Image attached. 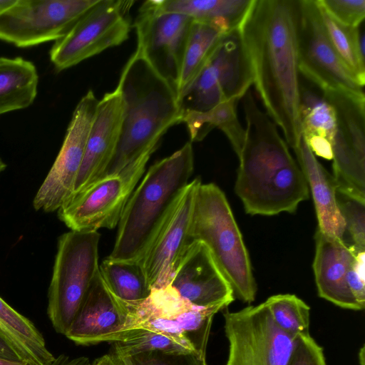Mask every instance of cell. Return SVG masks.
Returning <instances> with one entry per match:
<instances>
[{"mask_svg":"<svg viewBox=\"0 0 365 365\" xmlns=\"http://www.w3.org/2000/svg\"><path fill=\"white\" fill-rule=\"evenodd\" d=\"M38 74L22 57H0V115L26 108L36 98Z\"/></svg>","mask_w":365,"mask_h":365,"instance_id":"22","label":"cell"},{"mask_svg":"<svg viewBox=\"0 0 365 365\" xmlns=\"http://www.w3.org/2000/svg\"><path fill=\"white\" fill-rule=\"evenodd\" d=\"M239 100L232 98L206 111H191L183 114L181 123L186 124L191 141H201L214 128H219L225 134L238 156L245 137V130L237 114Z\"/></svg>","mask_w":365,"mask_h":365,"instance_id":"24","label":"cell"},{"mask_svg":"<svg viewBox=\"0 0 365 365\" xmlns=\"http://www.w3.org/2000/svg\"><path fill=\"white\" fill-rule=\"evenodd\" d=\"M302 135L313 153L327 160H332V146L329 139L316 133Z\"/></svg>","mask_w":365,"mask_h":365,"instance_id":"37","label":"cell"},{"mask_svg":"<svg viewBox=\"0 0 365 365\" xmlns=\"http://www.w3.org/2000/svg\"><path fill=\"white\" fill-rule=\"evenodd\" d=\"M323 97L332 107L338 128L356 153L365 159V98L364 92L329 88Z\"/></svg>","mask_w":365,"mask_h":365,"instance_id":"26","label":"cell"},{"mask_svg":"<svg viewBox=\"0 0 365 365\" xmlns=\"http://www.w3.org/2000/svg\"><path fill=\"white\" fill-rule=\"evenodd\" d=\"M253 83L250 60L238 28L223 36L204 66L178 97L182 115L206 111L242 98Z\"/></svg>","mask_w":365,"mask_h":365,"instance_id":"7","label":"cell"},{"mask_svg":"<svg viewBox=\"0 0 365 365\" xmlns=\"http://www.w3.org/2000/svg\"><path fill=\"white\" fill-rule=\"evenodd\" d=\"M193 170L190 142L149 168L124 208L110 258L142 259L190 182Z\"/></svg>","mask_w":365,"mask_h":365,"instance_id":"4","label":"cell"},{"mask_svg":"<svg viewBox=\"0 0 365 365\" xmlns=\"http://www.w3.org/2000/svg\"><path fill=\"white\" fill-rule=\"evenodd\" d=\"M359 365H365V348L364 345L361 346L359 352Z\"/></svg>","mask_w":365,"mask_h":365,"instance_id":"44","label":"cell"},{"mask_svg":"<svg viewBox=\"0 0 365 365\" xmlns=\"http://www.w3.org/2000/svg\"><path fill=\"white\" fill-rule=\"evenodd\" d=\"M193 21L186 15L161 11L149 0L140 6L134 24L136 51L176 90Z\"/></svg>","mask_w":365,"mask_h":365,"instance_id":"12","label":"cell"},{"mask_svg":"<svg viewBox=\"0 0 365 365\" xmlns=\"http://www.w3.org/2000/svg\"><path fill=\"white\" fill-rule=\"evenodd\" d=\"M223 316L229 344L225 365H287L295 337L276 326L264 302Z\"/></svg>","mask_w":365,"mask_h":365,"instance_id":"10","label":"cell"},{"mask_svg":"<svg viewBox=\"0 0 365 365\" xmlns=\"http://www.w3.org/2000/svg\"><path fill=\"white\" fill-rule=\"evenodd\" d=\"M292 149L313 196L318 228L344 241V222L336 202V185L333 175L317 160L302 134Z\"/></svg>","mask_w":365,"mask_h":365,"instance_id":"20","label":"cell"},{"mask_svg":"<svg viewBox=\"0 0 365 365\" xmlns=\"http://www.w3.org/2000/svg\"><path fill=\"white\" fill-rule=\"evenodd\" d=\"M287 365H326L323 349L309 334L298 335Z\"/></svg>","mask_w":365,"mask_h":365,"instance_id":"34","label":"cell"},{"mask_svg":"<svg viewBox=\"0 0 365 365\" xmlns=\"http://www.w3.org/2000/svg\"><path fill=\"white\" fill-rule=\"evenodd\" d=\"M99 273L108 290L120 301L139 302L151 292L140 261H121L107 257L99 264Z\"/></svg>","mask_w":365,"mask_h":365,"instance_id":"27","label":"cell"},{"mask_svg":"<svg viewBox=\"0 0 365 365\" xmlns=\"http://www.w3.org/2000/svg\"><path fill=\"white\" fill-rule=\"evenodd\" d=\"M121 119L122 101L116 88L98 101L72 195L96 180L108 165L119 138Z\"/></svg>","mask_w":365,"mask_h":365,"instance_id":"17","label":"cell"},{"mask_svg":"<svg viewBox=\"0 0 365 365\" xmlns=\"http://www.w3.org/2000/svg\"><path fill=\"white\" fill-rule=\"evenodd\" d=\"M297 28L298 0H253L238 27L253 83L292 148L302 134Z\"/></svg>","mask_w":365,"mask_h":365,"instance_id":"1","label":"cell"},{"mask_svg":"<svg viewBox=\"0 0 365 365\" xmlns=\"http://www.w3.org/2000/svg\"><path fill=\"white\" fill-rule=\"evenodd\" d=\"M320 19L327 37L339 58L363 87L365 83L364 41L360 26L343 25L332 18L316 0Z\"/></svg>","mask_w":365,"mask_h":365,"instance_id":"28","label":"cell"},{"mask_svg":"<svg viewBox=\"0 0 365 365\" xmlns=\"http://www.w3.org/2000/svg\"><path fill=\"white\" fill-rule=\"evenodd\" d=\"M191 237L207 247L234 296L245 303L254 302L257 284L247 250L225 193L214 183L198 187Z\"/></svg>","mask_w":365,"mask_h":365,"instance_id":"5","label":"cell"},{"mask_svg":"<svg viewBox=\"0 0 365 365\" xmlns=\"http://www.w3.org/2000/svg\"><path fill=\"white\" fill-rule=\"evenodd\" d=\"M133 1L99 0L61 39L54 42L49 57L55 70L62 71L129 37L127 13Z\"/></svg>","mask_w":365,"mask_h":365,"instance_id":"9","label":"cell"},{"mask_svg":"<svg viewBox=\"0 0 365 365\" xmlns=\"http://www.w3.org/2000/svg\"><path fill=\"white\" fill-rule=\"evenodd\" d=\"M253 0H153L158 9L210 24L225 33L240 26Z\"/></svg>","mask_w":365,"mask_h":365,"instance_id":"21","label":"cell"},{"mask_svg":"<svg viewBox=\"0 0 365 365\" xmlns=\"http://www.w3.org/2000/svg\"><path fill=\"white\" fill-rule=\"evenodd\" d=\"M198 357L201 356L197 354H173L149 351L140 353L129 358L133 365H192Z\"/></svg>","mask_w":365,"mask_h":365,"instance_id":"35","label":"cell"},{"mask_svg":"<svg viewBox=\"0 0 365 365\" xmlns=\"http://www.w3.org/2000/svg\"><path fill=\"white\" fill-rule=\"evenodd\" d=\"M0 358L9 360H22L18 352L0 331Z\"/></svg>","mask_w":365,"mask_h":365,"instance_id":"38","label":"cell"},{"mask_svg":"<svg viewBox=\"0 0 365 365\" xmlns=\"http://www.w3.org/2000/svg\"><path fill=\"white\" fill-rule=\"evenodd\" d=\"M114 365H133L129 357L118 356L115 354H110Z\"/></svg>","mask_w":365,"mask_h":365,"instance_id":"40","label":"cell"},{"mask_svg":"<svg viewBox=\"0 0 365 365\" xmlns=\"http://www.w3.org/2000/svg\"><path fill=\"white\" fill-rule=\"evenodd\" d=\"M148 160H140L118 173L93 181L57 211L58 218L73 231L115 228Z\"/></svg>","mask_w":365,"mask_h":365,"instance_id":"8","label":"cell"},{"mask_svg":"<svg viewBox=\"0 0 365 365\" xmlns=\"http://www.w3.org/2000/svg\"><path fill=\"white\" fill-rule=\"evenodd\" d=\"M16 0H0V14L11 7Z\"/></svg>","mask_w":365,"mask_h":365,"instance_id":"43","label":"cell"},{"mask_svg":"<svg viewBox=\"0 0 365 365\" xmlns=\"http://www.w3.org/2000/svg\"><path fill=\"white\" fill-rule=\"evenodd\" d=\"M91 365H114L110 354H106L98 359Z\"/></svg>","mask_w":365,"mask_h":365,"instance_id":"42","label":"cell"},{"mask_svg":"<svg viewBox=\"0 0 365 365\" xmlns=\"http://www.w3.org/2000/svg\"><path fill=\"white\" fill-rule=\"evenodd\" d=\"M6 168V164L4 161L0 158V174L4 172Z\"/></svg>","mask_w":365,"mask_h":365,"instance_id":"46","label":"cell"},{"mask_svg":"<svg viewBox=\"0 0 365 365\" xmlns=\"http://www.w3.org/2000/svg\"><path fill=\"white\" fill-rule=\"evenodd\" d=\"M51 365H91L89 359L85 356L71 358L70 356L62 354L58 357H55L54 361Z\"/></svg>","mask_w":365,"mask_h":365,"instance_id":"39","label":"cell"},{"mask_svg":"<svg viewBox=\"0 0 365 365\" xmlns=\"http://www.w3.org/2000/svg\"><path fill=\"white\" fill-rule=\"evenodd\" d=\"M99 0H16L0 14V41L19 48L63 38Z\"/></svg>","mask_w":365,"mask_h":365,"instance_id":"11","label":"cell"},{"mask_svg":"<svg viewBox=\"0 0 365 365\" xmlns=\"http://www.w3.org/2000/svg\"><path fill=\"white\" fill-rule=\"evenodd\" d=\"M336 202L344 222V235L351 238L349 247L356 254L365 252V202L337 190Z\"/></svg>","mask_w":365,"mask_h":365,"instance_id":"32","label":"cell"},{"mask_svg":"<svg viewBox=\"0 0 365 365\" xmlns=\"http://www.w3.org/2000/svg\"><path fill=\"white\" fill-rule=\"evenodd\" d=\"M170 286L197 307L222 304L227 307L235 299L230 284L209 249L199 240H192L187 247Z\"/></svg>","mask_w":365,"mask_h":365,"instance_id":"16","label":"cell"},{"mask_svg":"<svg viewBox=\"0 0 365 365\" xmlns=\"http://www.w3.org/2000/svg\"><path fill=\"white\" fill-rule=\"evenodd\" d=\"M117 88L122 101L119 138L98 179L118 173L140 160L150 159L167 130L181 123L176 88L137 51L125 65Z\"/></svg>","mask_w":365,"mask_h":365,"instance_id":"3","label":"cell"},{"mask_svg":"<svg viewBox=\"0 0 365 365\" xmlns=\"http://www.w3.org/2000/svg\"><path fill=\"white\" fill-rule=\"evenodd\" d=\"M98 101L90 90L76 106L61 149L34 198L36 211H58L72 196Z\"/></svg>","mask_w":365,"mask_h":365,"instance_id":"13","label":"cell"},{"mask_svg":"<svg viewBox=\"0 0 365 365\" xmlns=\"http://www.w3.org/2000/svg\"><path fill=\"white\" fill-rule=\"evenodd\" d=\"M264 303L280 330L294 337L309 334L310 307L296 295H272Z\"/></svg>","mask_w":365,"mask_h":365,"instance_id":"30","label":"cell"},{"mask_svg":"<svg viewBox=\"0 0 365 365\" xmlns=\"http://www.w3.org/2000/svg\"><path fill=\"white\" fill-rule=\"evenodd\" d=\"M226 34L210 24L193 21L177 88L178 97L196 77Z\"/></svg>","mask_w":365,"mask_h":365,"instance_id":"29","label":"cell"},{"mask_svg":"<svg viewBox=\"0 0 365 365\" xmlns=\"http://www.w3.org/2000/svg\"><path fill=\"white\" fill-rule=\"evenodd\" d=\"M313 270L318 294L347 309L362 310L350 292L346 276L356 253L342 240L317 228Z\"/></svg>","mask_w":365,"mask_h":365,"instance_id":"18","label":"cell"},{"mask_svg":"<svg viewBox=\"0 0 365 365\" xmlns=\"http://www.w3.org/2000/svg\"><path fill=\"white\" fill-rule=\"evenodd\" d=\"M247 126L237 156L235 192L252 215L295 212L309 197L307 182L276 125L248 90L243 96Z\"/></svg>","mask_w":365,"mask_h":365,"instance_id":"2","label":"cell"},{"mask_svg":"<svg viewBox=\"0 0 365 365\" xmlns=\"http://www.w3.org/2000/svg\"><path fill=\"white\" fill-rule=\"evenodd\" d=\"M297 42L299 71L322 91L345 88L363 92L331 46L316 0H298Z\"/></svg>","mask_w":365,"mask_h":365,"instance_id":"14","label":"cell"},{"mask_svg":"<svg viewBox=\"0 0 365 365\" xmlns=\"http://www.w3.org/2000/svg\"><path fill=\"white\" fill-rule=\"evenodd\" d=\"M364 255L365 252L356 255L346 276L350 292L363 309L365 306Z\"/></svg>","mask_w":365,"mask_h":365,"instance_id":"36","label":"cell"},{"mask_svg":"<svg viewBox=\"0 0 365 365\" xmlns=\"http://www.w3.org/2000/svg\"><path fill=\"white\" fill-rule=\"evenodd\" d=\"M0 365H36L26 360H9L0 358Z\"/></svg>","mask_w":365,"mask_h":365,"instance_id":"41","label":"cell"},{"mask_svg":"<svg viewBox=\"0 0 365 365\" xmlns=\"http://www.w3.org/2000/svg\"><path fill=\"white\" fill-rule=\"evenodd\" d=\"M192 365H207V364L206 362V359L202 358V357H198Z\"/></svg>","mask_w":365,"mask_h":365,"instance_id":"45","label":"cell"},{"mask_svg":"<svg viewBox=\"0 0 365 365\" xmlns=\"http://www.w3.org/2000/svg\"><path fill=\"white\" fill-rule=\"evenodd\" d=\"M202 181H190L140 260L151 289L170 285L187 247L192 241L191 227L196 195Z\"/></svg>","mask_w":365,"mask_h":365,"instance_id":"15","label":"cell"},{"mask_svg":"<svg viewBox=\"0 0 365 365\" xmlns=\"http://www.w3.org/2000/svg\"><path fill=\"white\" fill-rule=\"evenodd\" d=\"M318 1L332 18L343 25L358 27L364 19V0Z\"/></svg>","mask_w":365,"mask_h":365,"instance_id":"33","label":"cell"},{"mask_svg":"<svg viewBox=\"0 0 365 365\" xmlns=\"http://www.w3.org/2000/svg\"><path fill=\"white\" fill-rule=\"evenodd\" d=\"M98 231H73L58 240L48 292L47 313L56 332L65 335L99 273Z\"/></svg>","mask_w":365,"mask_h":365,"instance_id":"6","label":"cell"},{"mask_svg":"<svg viewBox=\"0 0 365 365\" xmlns=\"http://www.w3.org/2000/svg\"><path fill=\"white\" fill-rule=\"evenodd\" d=\"M0 331L14 346L22 360L36 365H51L55 359L34 324L0 297Z\"/></svg>","mask_w":365,"mask_h":365,"instance_id":"23","label":"cell"},{"mask_svg":"<svg viewBox=\"0 0 365 365\" xmlns=\"http://www.w3.org/2000/svg\"><path fill=\"white\" fill-rule=\"evenodd\" d=\"M125 323V314L98 273L64 336L77 344H98L104 336L123 331Z\"/></svg>","mask_w":365,"mask_h":365,"instance_id":"19","label":"cell"},{"mask_svg":"<svg viewBox=\"0 0 365 365\" xmlns=\"http://www.w3.org/2000/svg\"><path fill=\"white\" fill-rule=\"evenodd\" d=\"M103 341L113 343V354L124 357L149 351L199 355L188 339L144 329H132L109 334L101 338L100 342Z\"/></svg>","mask_w":365,"mask_h":365,"instance_id":"25","label":"cell"},{"mask_svg":"<svg viewBox=\"0 0 365 365\" xmlns=\"http://www.w3.org/2000/svg\"><path fill=\"white\" fill-rule=\"evenodd\" d=\"M299 118L303 134L316 133L332 140L337 129L332 107L323 96L302 86Z\"/></svg>","mask_w":365,"mask_h":365,"instance_id":"31","label":"cell"}]
</instances>
